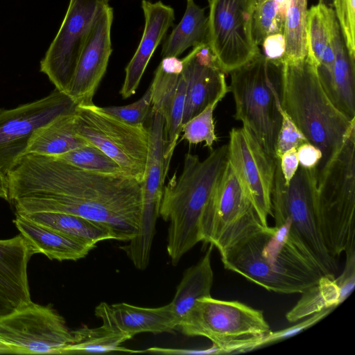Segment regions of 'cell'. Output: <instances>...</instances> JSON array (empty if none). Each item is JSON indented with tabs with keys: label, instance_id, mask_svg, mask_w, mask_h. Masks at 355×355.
<instances>
[{
	"label": "cell",
	"instance_id": "1",
	"mask_svg": "<svg viewBox=\"0 0 355 355\" xmlns=\"http://www.w3.org/2000/svg\"><path fill=\"white\" fill-rule=\"evenodd\" d=\"M17 214L62 212L103 224L128 242L139 229L141 182L125 175L87 171L58 157L26 154L6 175Z\"/></svg>",
	"mask_w": 355,
	"mask_h": 355
},
{
	"label": "cell",
	"instance_id": "2",
	"mask_svg": "<svg viewBox=\"0 0 355 355\" xmlns=\"http://www.w3.org/2000/svg\"><path fill=\"white\" fill-rule=\"evenodd\" d=\"M220 254L225 268L278 293H302L324 276L294 245L285 225L261 227Z\"/></svg>",
	"mask_w": 355,
	"mask_h": 355
},
{
	"label": "cell",
	"instance_id": "3",
	"mask_svg": "<svg viewBox=\"0 0 355 355\" xmlns=\"http://www.w3.org/2000/svg\"><path fill=\"white\" fill-rule=\"evenodd\" d=\"M228 164L227 144L212 149L203 160L188 153L180 175L175 173L164 187L159 216L169 223L166 250L173 266L201 241V216Z\"/></svg>",
	"mask_w": 355,
	"mask_h": 355
},
{
	"label": "cell",
	"instance_id": "4",
	"mask_svg": "<svg viewBox=\"0 0 355 355\" xmlns=\"http://www.w3.org/2000/svg\"><path fill=\"white\" fill-rule=\"evenodd\" d=\"M282 64L281 105L307 141L322 152L315 168L317 174L355 128V119H349L333 104L317 68L306 58Z\"/></svg>",
	"mask_w": 355,
	"mask_h": 355
},
{
	"label": "cell",
	"instance_id": "5",
	"mask_svg": "<svg viewBox=\"0 0 355 355\" xmlns=\"http://www.w3.org/2000/svg\"><path fill=\"white\" fill-rule=\"evenodd\" d=\"M271 202L275 226L285 225L289 238L303 254L324 276L335 277L338 262L324 244L318 222L315 168L299 165L285 185L277 159Z\"/></svg>",
	"mask_w": 355,
	"mask_h": 355
},
{
	"label": "cell",
	"instance_id": "6",
	"mask_svg": "<svg viewBox=\"0 0 355 355\" xmlns=\"http://www.w3.org/2000/svg\"><path fill=\"white\" fill-rule=\"evenodd\" d=\"M282 62L261 52L230 73L235 103L234 119L241 121L263 149L276 158L275 146L281 127Z\"/></svg>",
	"mask_w": 355,
	"mask_h": 355
},
{
	"label": "cell",
	"instance_id": "7",
	"mask_svg": "<svg viewBox=\"0 0 355 355\" xmlns=\"http://www.w3.org/2000/svg\"><path fill=\"white\" fill-rule=\"evenodd\" d=\"M316 207L324 244L336 258L355 242V128L316 174Z\"/></svg>",
	"mask_w": 355,
	"mask_h": 355
},
{
	"label": "cell",
	"instance_id": "8",
	"mask_svg": "<svg viewBox=\"0 0 355 355\" xmlns=\"http://www.w3.org/2000/svg\"><path fill=\"white\" fill-rule=\"evenodd\" d=\"M187 336L209 339L221 354L238 353L260 347L271 331L261 311L238 301L204 297L180 321L178 328Z\"/></svg>",
	"mask_w": 355,
	"mask_h": 355
},
{
	"label": "cell",
	"instance_id": "9",
	"mask_svg": "<svg viewBox=\"0 0 355 355\" xmlns=\"http://www.w3.org/2000/svg\"><path fill=\"white\" fill-rule=\"evenodd\" d=\"M75 114L77 133L114 160L127 175L142 182L148 154V128L125 123L94 104L78 105Z\"/></svg>",
	"mask_w": 355,
	"mask_h": 355
},
{
	"label": "cell",
	"instance_id": "10",
	"mask_svg": "<svg viewBox=\"0 0 355 355\" xmlns=\"http://www.w3.org/2000/svg\"><path fill=\"white\" fill-rule=\"evenodd\" d=\"M263 226L229 164L201 216V241L212 245L220 252Z\"/></svg>",
	"mask_w": 355,
	"mask_h": 355
},
{
	"label": "cell",
	"instance_id": "11",
	"mask_svg": "<svg viewBox=\"0 0 355 355\" xmlns=\"http://www.w3.org/2000/svg\"><path fill=\"white\" fill-rule=\"evenodd\" d=\"M256 0H211L207 43L225 73L245 64L261 51L253 36Z\"/></svg>",
	"mask_w": 355,
	"mask_h": 355
},
{
	"label": "cell",
	"instance_id": "12",
	"mask_svg": "<svg viewBox=\"0 0 355 355\" xmlns=\"http://www.w3.org/2000/svg\"><path fill=\"white\" fill-rule=\"evenodd\" d=\"M74 337L51 305L33 302L0 316V344L10 354H59Z\"/></svg>",
	"mask_w": 355,
	"mask_h": 355
},
{
	"label": "cell",
	"instance_id": "13",
	"mask_svg": "<svg viewBox=\"0 0 355 355\" xmlns=\"http://www.w3.org/2000/svg\"><path fill=\"white\" fill-rule=\"evenodd\" d=\"M147 128L149 136L148 154L141 182L142 207L136 236L127 245L121 246L135 267L145 270L149 263L155 226L159 216L165 173L164 150V120L162 115L152 109Z\"/></svg>",
	"mask_w": 355,
	"mask_h": 355
},
{
	"label": "cell",
	"instance_id": "14",
	"mask_svg": "<svg viewBox=\"0 0 355 355\" xmlns=\"http://www.w3.org/2000/svg\"><path fill=\"white\" fill-rule=\"evenodd\" d=\"M77 104L55 89L49 95L11 109L0 108V173L6 177L26 155L33 135L57 118L76 112Z\"/></svg>",
	"mask_w": 355,
	"mask_h": 355
},
{
	"label": "cell",
	"instance_id": "15",
	"mask_svg": "<svg viewBox=\"0 0 355 355\" xmlns=\"http://www.w3.org/2000/svg\"><path fill=\"white\" fill-rule=\"evenodd\" d=\"M110 0H70L60 28L40 62V71L67 94L96 18Z\"/></svg>",
	"mask_w": 355,
	"mask_h": 355
},
{
	"label": "cell",
	"instance_id": "16",
	"mask_svg": "<svg viewBox=\"0 0 355 355\" xmlns=\"http://www.w3.org/2000/svg\"><path fill=\"white\" fill-rule=\"evenodd\" d=\"M229 164L238 177L262 224L272 216L271 196L277 159L260 145L245 126L230 132Z\"/></svg>",
	"mask_w": 355,
	"mask_h": 355
},
{
	"label": "cell",
	"instance_id": "17",
	"mask_svg": "<svg viewBox=\"0 0 355 355\" xmlns=\"http://www.w3.org/2000/svg\"><path fill=\"white\" fill-rule=\"evenodd\" d=\"M113 8L105 6L96 18L79 57L67 94L77 105H94L93 98L104 76L112 52Z\"/></svg>",
	"mask_w": 355,
	"mask_h": 355
},
{
	"label": "cell",
	"instance_id": "18",
	"mask_svg": "<svg viewBox=\"0 0 355 355\" xmlns=\"http://www.w3.org/2000/svg\"><path fill=\"white\" fill-rule=\"evenodd\" d=\"M182 60L178 57L163 58L150 85L152 109L164 120V166L167 175L171 160L181 133L187 85Z\"/></svg>",
	"mask_w": 355,
	"mask_h": 355
},
{
	"label": "cell",
	"instance_id": "19",
	"mask_svg": "<svg viewBox=\"0 0 355 355\" xmlns=\"http://www.w3.org/2000/svg\"><path fill=\"white\" fill-rule=\"evenodd\" d=\"M182 62L187 89L182 126L229 92L225 73L207 43L193 47Z\"/></svg>",
	"mask_w": 355,
	"mask_h": 355
},
{
	"label": "cell",
	"instance_id": "20",
	"mask_svg": "<svg viewBox=\"0 0 355 355\" xmlns=\"http://www.w3.org/2000/svg\"><path fill=\"white\" fill-rule=\"evenodd\" d=\"M94 313L103 325L129 339L141 333H171L178 327L170 304L146 308L124 302L110 304L103 302L96 306Z\"/></svg>",
	"mask_w": 355,
	"mask_h": 355
},
{
	"label": "cell",
	"instance_id": "21",
	"mask_svg": "<svg viewBox=\"0 0 355 355\" xmlns=\"http://www.w3.org/2000/svg\"><path fill=\"white\" fill-rule=\"evenodd\" d=\"M33 254L21 234L0 239V316L32 301L27 268Z\"/></svg>",
	"mask_w": 355,
	"mask_h": 355
},
{
	"label": "cell",
	"instance_id": "22",
	"mask_svg": "<svg viewBox=\"0 0 355 355\" xmlns=\"http://www.w3.org/2000/svg\"><path fill=\"white\" fill-rule=\"evenodd\" d=\"M141 8L144 28L139 46L125 69V79L120 90L123 98L135 94L150 59L175 21L173 8L161 1L153 3L142 0Z\"/></svg>",
	"mask_w": 355,
	"mask_h": 355
},
{
	"label": "cell",
	"instance_id": "23",
	"mask_svg": "<svg viewBox=\"0 0 355 355\" xmlns=\"http://www.w3.org/2000/svg\"><path fill=\"white\" fill-rule=\"evenodd\" d=\"M334 64L331 78L322 86L333 104L349 119H355V60L346 46L336 16L331 24Z\"/></svg>",
	"mask_w": 355,
	"mask_h": 355
},
{
	"label": "cell",
	"instance_id": "24",
	"mask_svg": "<svg viewBox=\"0 0 355 355\" xmlns=\"http://www.w3.org/2000/svg\"><path fill=\"white\" fill-rule=\"evenodd\" d=\"M334 7L321 1L307 12L306 58L315 66L322 86L329 81L334 64L331 24Z\"/></svg>",
	"mask_w": 355,
	"mask_h": 355
},
{
	"label": "cell",
	"instance_id": "25",
	"mask_svg": "<svg viewBox=\"0 0 355 355\" xmlns=\"http://www.w3.org/2000/svg\"><path fill=\"white\" fill-rule=\"evenodd\" d=\"M13 223L34 254H44L49 259L77 261L94 248L58 233L17 214Z\"/></svg>",
	"mask_w": 355,
	"mask_h": 355
},
{
	"label": "cell",
	"instance_id": "26",
	"mask_svg": "<svg viewBox=\"0 0 355 355\" xmlns=\"http://www.w3.org/2000/svg\"><path fill=\"white\" fill-rule=\"evenodd\" d=\"M20 215L93 248L100 241L115 240L114 234L107 227L79 216L55 211H38Z\"/></svg>",
	"mask_w": 355,
	"mask_h": 355
},
{
	"label": "cell",
	"instance_id": "27",
	"mask_svg": "<svg viewBox=\"0 0 355 355\" xmlns=\"http://www.w3.org/2000/svg\"><path fill=\"white\" fill-rule=\"evenodd\" d=\"M75 112L61 116L37 130L28 143L26 154L58 157L88 144L77 133Z\"/></svg>",
	"mask_w": 355,
	"mask_h": 355
},
{
	"label": "cell",
	"instance_id": "28",
	"mask_svg": "<svg viewBox=\"0 0 355 355\" xmlns=\"http://www.w3.org/2000/svg\"><path fill=\"white\" fill-rule=\"evenodd\" d=\"M213 247L210 244L205 255L198 262L184 270L174 297L169 303L178 320V326L197 300L211 296L214 280L211 261Z\"/></svg>",
	"mask_w": 355,
	"mask_h": 355
},
{
	"label": "cell",
	"instance_id": "29",
	"mask_svg": "<svg viewBox=\"0 0 355 355\" xmlns=\"http://www.w3.org/2000/svg\"><path fill=\"white\" fill-rule=\"evenodd\" d=\"M205 8L187 0L184 14L163 44L162 58L178 57L189 47L207 43L208 17Z\"/></svg>",
	"mask_w": 355,
	"mask_h": 355
},
{
	"label": "cell",
	"instance_id": "30",
	"mask_svg": "<svg viewBox=\"0 0 355 355\" xmlns=\"http://www.w3.org/2000/svg\"><path fill=\"white\" fill-rule=\"evenodd\" d=\"M72 332L73 342L62 349L59 354L143 352L141 350H133L122 347L121 345L130 339L103 324L94 328L84 326Z\"/></svg>",
	"mask_w": 355,
	"mask_h": 355
},
{
	"label": "cell",
	"instance_id": "31",
	"mask_svg": "<svg viewBox=\"0 0 355 355\" xmlns=\"http://www.w3.org/2000/svg\"><path fill=\"white\" fill-rule=\"evenodd\" d=\"M297 304L286 313L290 322H297L329 308L340 302V291L335 277L322 276L318 282L304 291Z\"/></svg>",
	"mask_w": 355,
	"mask_h": 355
},
{
	"label": "cell",
	"instance_id": "32",
	"mask_svg": "<svg viewBox=\"0 0 355 355\" xmlns=\"http://www.w3.org/2000/svg\"><path fill=\"white\" fill-rule=\"evenodd\" d=\"M307 1L308 0L289 1L283 31L285 53L282 62L301 61L307 55Z\"/></svg>",
	"mask_w": 355,
	"mask_h": 355
},
{
	"label": "cell",
	"instance_id": "33",
	"mask_svg": "<svg viewBox=\"0 0 355 355\" xmlns=\"http://www.w3.org/2000/svg\"><path fill=\"white\" fill-rule=\"evenodd\" d=\"M290 0H256L253 36L257 46L270 35L283 34Z\"/></svg>",
	"mask_w": 355,
	"mask_h": 355
},
{
	"label": "cell",
	"instance_id": "34",
	"mask_svg": "<svg viewBox=\"0 0 355 355\" xmlns=\"http://www.w3.org/2000/svg\"><path fill=\"white\" fill-rule=\"evenodd\" d=\"M56 157L87 171L105 174L127 175L114 160L101 150L90 144Z\"/></svg>",
	"mask_w": 355,
	"mask_h": 355
},
{
	"label": "cell",
	"instance_id": "35",
	"mask_svg": "<svg viewBox=\"0 0 355 355\" xmlns=\"http://www.w3.org/2000/svg\"><path fill=\"white\" fill-rule=\"evenodd\" d=\"M220 101L216 100L208 105L199 114L187 121L182 126V139L190 144L205 143V146L212 150L217 140L214 122V110Z\"/></svg>",
	"mask_w": 355,
	"mask_h": 355
},
{
	"label": "cell",
	"instance_id": "36",
	"mask_svg": "<svg viewBox=\"0 0 355 355\" xmlns=\"http://www.w3.org/2000/svg\"><path fill=\"white\" fill-rule=\"evenodd\" d=\"M103 112L131 125H144L152 112L151 86L137 101L123 106L99 107Z\"/></svg>",
	"mask_w": 355,
	"mask_h": 355
},
{
	"label": "cell",
	"instance_id": "37",
	"mask_svg": "<svg viewBox=\"0 0 355 355\" xmlns=\"http://www.w3.org/2000/svg\"><path fill=\"white\" fill-rule=\"evenodd\" d=\"M334 8L347 50L355 60V0H334Z\"/></svg>",
	"mask_w": 355,
	"mask_h": 355
},
{
	"label": "cell",
	"instance_id": "38",
	"mask_svg": "<svg viewBox=\"0 0 355 355\" xmlns=\"http://www.w3.org/2000/svg\"><path fill=\"white\" fill-rule=\"evenodd\" d=\"M282 124L275 146V155L278 159H280L282 155L288 150L297 149L300 145L308 142L304 135L284 110H282Z\"/></svg>",
	"mask_w": 355,
	"mask_h": 355
},
{
	"label": "cell",
	"instance_id": "39",
	"mask_svg": "<svg viewBox=\"0 0 355 355\" xmlns=\"http://www.w3.org/2000/svg\"><path fill=\"white\" fill-rule=\"evenodd\" d=\"M346 263L343 273L335 278L340 291L342 303L352 293L355 286V242L350 243L345 250Z\"/></svg>",
	"mask_w": 355,
	"mask_h": 355
},
{
	"label": "cell",
	"instance_id": "40",
	"mask_svg": "<svg viewBox=\"0 0 355 355\" xmlns=\"http://www.w3.org/2000/svg\"><path fill=\"white\" fill-rule=\"evenodd\" d=\"M335 308H329L325 310H323L319 313H317L311 316H309L306 320L295 324V326L272 332L270 331L261 342L260 347L266 344H269L270 343H273L279 340L288 338L291 336H293L304 329L315 324L323 318L327 316L329 313H331Z\"/></svg>",
	"mask_w": 355,
	"mask_h": 355
},
{
	"label": "cell",
	"instance_id": "41",
	"mask_svg": "<svg viewBox=\"0 0 355 355\" xmlns=\"http://www.w3.org/2000/svg\"><path fill=\"white\" fill-rule=\"evenodd\" d=\"M263 53L266 58L281 61L285 53V40L283 34H273L267 36L263 41Z\"/></svg>",
	"mask_w": 355,
	"mask_h": 355
},
{
	"label": "cell",
	"instance_id": "42",
	"mask_svg": "<svg viewBox=\"0 0 355 355\" xmlns=\"http://www.w3.org/2000/svg\"><path fill=\"white\" fill-rule=\"evenodd\" d=\"M299 165L305 168H315L322 158V152L314 145L306 142L297 148Z\"/></svg>",
	"mask_w": 355,
	"mask_h": 355
},
{
	"label": "cell",
	"instance_id": "43",
	"mask_svg": "<svg viewBox=\"0 0 355 355\" xmlns=\"http://www.w3.org/2000/svg\"><path fill=\"white\" fill-rule=\"evenodd\" d=\"M279 160V167L285 185L288 184L299 167L297 149L292 148L285 152Z\"/></svg>",
	"mask_w": 355,
	"mask_h": 355
},
{
	"label": "cell",
	"instance_id": "44",
	"mask_svg": "<svg viewBox=\"0 0 355 355\" xmlns=\"http://www.w3.org/2000/svg\"><path fill=\"white\" fill-rule=\"evenodd\" d=\"M143 352H152L166 354H221L219 349L213 345L205 349H166L161 347H150L143 351Z\"/></svg>",
	"mask_w": 355,
	"mask_h": 355
},
{
	"label": "cell",
	"instance_id": "45",
	"mask_svg": "<svg viewBox=\"0 0 355 355\" xmlns=\"http://www.w3.org/2000/svg\"><path fill=\"white\" fill-rule=\"evenodd\" d=\"M0 198L9 201L8 185L6 177L0 173Z\"/></svg>",
	"mask_w": 355,
	"mask_h": 355
},
{
	"label": "cell",
	"instance_id": "46",
	"mask_svg": "<svg viewBox=\"0 0 355 355\" xmlns=\"http://www.w3.org/2000/svg\"><path fill=\"white\" fill-rule=\"evenodd\" d=\"M0 354H10V352L7 347L0 344Z\"/></svg>",
	"mask_w": 355,
	"mask_h": 355
},
{
	"label": "cell",
	"instance_id": "47",
	"mask_svg": "<svg viewBox=\"0 0 355 355\" xmlns=\"http://www.w3.org/2000/svg\"><path fill=\"white\" fill-rule=\"evenodd\" d=\"M207 1L209 3L211 1V0H207Z\"/></svg>",
	"mask_w": 355,
	"mask_h": 355
}]
</instances>
